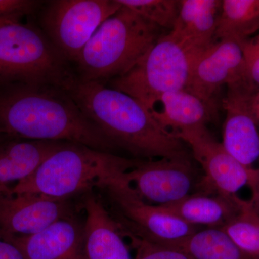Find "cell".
<instances>
[{"label": "cell", "instance_id": "obj_1", "mask_svg": "<svg viewBox=\"0 0 259 259\" xmlns=\"http://www.w3.org/2000/svg\"><path fill=\"white\" fill-rule=\"evenodd\" d=\"M0 134L12 139L67 142L116 149L65 89L45 83L0 84Z\"/></svg>", "mask_w": 259, "mask_h": 259}, {"label": "cell", "instance_id": "obj_2", "mask_svg": "<svg viewBox=\"0 0 259 259\" xmlns=\"http://www.w3.org/2000/svg\"><path fill=\"white\" fill-rule=\"evenodd\" d=\"M64 89L116 148L148 160L190 158L185 143L163 128L137 99L76 74Z\"/></svg>", "mask_w": 259, "mask_h": 259}, {"label": "cell", "instance_id": "obj_3", "mask_svg": "<svg viewBox=\"0 0 259 259\" xmlns=\"http://www.w3.org/2000/svg\"><path fill=\"white\" fill-rule=\"evenodd\" d=\"M139 160L66 142L30 177L11 188L15 193L38 194L67 199L74 194L91 192L94 188H103L112 180L123 176Z\"/></svg>", "mask_w": 259, "mask_h": 259}, {"label": "cell", "instance_id": "obj_4", "mask_svg": "<svg viewBox=\"0 0 259 259\" xmlns=\"http://www.w3.org/2000/svg\"><path fill=\"white\" fill-rule=\"evenodd\" d=\"M162 29L129 8L120 9L97 28L75 61L80 79L106 84L128 72L162 34Z\"/></svg>", "mask_w": 259, "mask_h": 259}, {"label": "cell", "instance_id": "obj_5", "mask_svg": "<svg viewBox=\"0 0 259 259\" xmlns=\"http://www.w3.org/2000/svg\"><path fill=\"white\" fill-rule=\"evenodd\" d=\"M75 75L40 28L21 19L0 20V84L45 83L64 88Z\"/></svg>", "mask_w": 259, "mask_h": 259}, {"label": "cell", "instance_id": "obj_6", "mask_svg": "<svg viewBox=\"0 0 259 259\" xmlns=\"http://www.w3.org/2000/svg\"><path fill=\"white\" fill-rule=\"evenodd\" d=\"M203 51L186 45L168 32L128 72L108 81L109 88L137 99L151 111L162 95L185 90L194 62Z\"/></svg>", "mask_w": 259, "mask_h": 259}, {"label": "cell", "instance_id": "obj_7", "mask_svg": "<svg viewBox=\"0 0 259 259\" xmlns=\"http://www.w3.org/2000/svg\"><path fill=\"white\" fill-rule=\"evenodd\" d=\"M117 0L44 2L38 28L63 58L74 64L97 28L120 9Z\"/></svg>", "mask_w": 259, "mask_h": 259}, {"label": "cell", "instance_id": "obj_8", "mask_svg": "<svg viewBox=\"0 0 259 259\" xmlns=\"http://www.w3.org/2000/svg\"><path fill=\"white\" fill-rule=\"evenodd\" d=\"M100 190L105 194L111 209L108 211L116 222L148 241L177 246L200 230V227L189 224L160 206L147 203L124 175Z\"/></svg>", "mask_w": 259, "mask_h": 259}, {"label": "cell", "instance_id": "obj_9", "mask_svg": "<svg viewBox=\"0 0 259 259\" xmlns=\"http://www.w3.org/2000/svg\"><path fill=\"white\" fill-rule=\"evenodd\" d=\"M175 135L190 146L194 159L203 169L204 177L200 183L202 194L236 195L253 180L256 168H248L237 161L206 126L184 130Z\"/></svg>", "mask_w": 259, "mask_h": 259}, {"label": "cell", "instance_id": "obj_10", "mask_svg": "<svg viewBox=\"0 0 259 259\" xmlns=\"http://www.w3.org/2000/svg\"><path fill=\"white\" fill-rule=\"evenodd\" d=\"M71 216L67 199L15 193L10 186L0 187V238L35 234Z\"/></svg>", "mask_w": 259, "mask_h": 259}, {"label": "cell", "instance_id": "obj_11", "mask_svg": "<svg viewBox=\"0 0 259 259\" xmlns=\"http://www.w3.org/2000/svg\"><path fill=\"white\" fill-rule=\"evenodd\" d=\"M124 176L141 198L158 205L190 195L195 182L190 158L139 160Z\"/></svg>", "mask_w": 259, "mask_h": 259}, {"label": "cell", "instance_id": "obj_12", "mask_svg": "<svg viewBox=\"0 0 259 259\" xmlns=\"http://www.w3.org/2000/svg\"><path fill=\"white\" fill-rule=\"evenodd\" d=\"M243 42H213L194 62L185 90L204 101L215 104L214 97L223 86L241 81L243 77Z\"/></svg>", "mask_w": 259, "mask_h": 259}, {"label": "cell", "instance_id": "obj_13", "mask_svg": "<svg viewBox=\"0 0 259 259\" xmlns=\"http://www.w3.org/2000/svg\"><path fill=\"white\" fill-rule=\"evenodd\" d=\"M223 107L226 120L223 129V147L248 168L259 160V128L250 108L253 95L241 81L227 86Z\"/></svg>", "mask_w": 259, "mask_h": 259}, {"label": "cell", "instance_id": "obj_14", "mask_svg": "<svg viewBox=\"0 0 259 259\" xmlns=\"http://www.w3.org/2000/svg\"><path fill=\"white\" fill-rule=\"evenodd\" d=\"M1 239L16 246L25 259H88L83 225L71 216L35 234Z\"/></svg>", "mask_w": 259, "mask_h": 259}, {"label": "cell", "instance_id": "obj_15", "mask_svg": "<svg viewBox=\"0 0 259 259\" xmlns=\"http://www.w3.org/2000/svg\"><path fill=\"white\" fill-rule=\"evenodd\" d=\"M83 239L88 259H134L115 220L91 192L85 193Z\"/></svg>", "mask_w": 259, "mask_h": 259}, {"label": "cell", "instance_id": "obj_16", "mask_svg": "<svg viewBox=\"0 0 259 259\" xmlns=\"http://www.w3.org/2000/svg\"><path fill=\"white\" fill-rule=\"evenodd\" d=\"M180 11L170 34L177 40L203 51L214 41L221 15V0H181Z\"/></svg>", "mask_w": 259, "mask_h": 259}, {"label": "cell", "instance_id": "obj_17", "mask_svg": "<svg viewBox=\"0 0 259 259\" xmlns=\"http://www.w3.org/2000/svg\"><path fill=\"white\" fill-rule=\"evenodd\" d=\"M215 104L204 101L186 90L162 95L152 110L160 125L174 134L206 124L215 113Z\"/></svg>", "mask_w": 259, "mask_h": 259}, {"label": "cell", "instance_id": "obj_18", "mask_svg": "<svg viewBox=\"0 0 259 259\" xmlns=\"http://www.w3.org/2000/svg\"><path fill=\"white\" fill-rule=\"evenodd\" d=\"M64 143L7 139L0 144V187L30 177Z\"/></svg>", "mask_w": 259, "mask_h": 259}, {"label": "cell", "instance_id": "obj_19", "mask_svg": "<svg viewBox=\"0 0 259 259\" xmlns=\"http://www.w3.org/2000/svg\"><path fill=\"white\" fill-rule=\"evenodd\" d=\"M239 197L237 195L194 194L172 203L160 206L161 209L189 224L208 228H222L238 211Z\"/></svg>", "mask_w": 259, "mask_h": 259}, {"label": "cell", "instance_id": "obj_20", "mask_svg": "<svg viewBox=\"0 0 259 259\" xmlns=\"http://www.w3.org/2000/svg\"><path fill=\"white\" fill-rule=\"evenodd\" d=\"M259 31V0H223L214 41L243 42Z\"/></svg>", "mask_w": 259, "mask_h": 259}, {"label": "cell", "instance_id": "obj_21", "mask_svg": "<svg viewBox=\"0 0 259 259\" xmlns=\"http://www.w3.org/2000/svg\"><path fill=\"white\" fill-rule=\"evenodd\" d=\"M175 247L184 250L193 259H255L217 228L200 229Z\"/></svg>", "mask_w": 259, "mask_h": 259}, {"label": "cell", "instance_id": "obj_22", "mask_svg": "<svg viewBox=\"0 0 259 259\" xmlns=\"http://www.w3.org/2000/svg\"><path fill=\"white\" fill-rule=\"evenodd\" d=\"M220 229L247 254L259 259V210L253 199H240L236 214Z\"/></svg>", "mask_w": 259, "mask_h": 259}, {"label": "cell", "instance_id": "obj_23", "mask_svg": "<svg viewBox=\"0 0 259 259\" xmlns=\"http://www.w3.org/2000/svg\"><path fill=\"white\" fill-rule=\"evenodd\" d=\"M160 28L171 31L180 11V1L177 0H117Z\"/></svg>", "mask_w": 259, "mask_h": 259}, {"label": "cell", "instance_id": "obj_24", "mask_svg": "<svg viewBox=\"0 0 259 259\" xmlns=\"http://www.w3.org/2000/svg\"><path fill=\"white\" fill-rule=\"evenodd\" d=\"M119 227L134 250V259H193L180 248L153 243L124 229L120 225Z\"/></svg>", "mask_w": 259, "mask_h": 259}, {"label": "cell", "instance_id": "obj_25", "mask_svg": "<svg viewBox=\"0 0 259 259\" xmlns=\"http://www.w3.org/2000/svg\"><path fill=\"white\" fill-rule=\"evenodd\" d=\"M244 69L241 82L252 93L259 90V33L243 44Z\"/></svg>", "mask_w": 259, "mask_h": 259}, {"label": "cell", "instance_id": "obj_26", "mask_svg": "<svg viewBox=\"0 0 259 259\" xmlns=\"http://www.w3.org/2000/svg\"><path fill=\"white\" fill-rule=\"evenodd\" d=\"M44 2L35 0H0V20L18 18L35 14Z\"/></svg>", "mask_w": 259, "mask_h": 259}, {"label": "cell", "instance_id": "obj_27", "mask_svg": "<svg viewBox=\"0 0 259 259\" xmlns=\"http://www.w3.org/2000/svg\"><path fill=\"white\" fill-rule=\"evenodd\" d=\"M0 259H25L20 250L10 242L0 238Z\"/></svg>", "mask_w": 259, "mask_h": 259}, {"label": "cell", "instance_id": "obj_28", "mask_svg": "<svg viewBox=\"0 0 259 259\" xmlns=\"http://www.w3.org/2000/svg\"><path fill=\"white\" fill-rule=\"evenodd\" d=\"M250 108L259 128V90L250 97Z\"/></svg>", "mask_w": 259, "mask_h": 259}, {"label": "cell", "instance_id": "obj_29", "mask_svg": "<svg viewBox=\"0 0 259 259\" xmlns=\"http://www.w3.org/2000/svg\"><path fill=\"white\" fill-rule=\"evenodd\" d=\"M249 187L253 194L252 199L254 201L255 205L257 206L259 210V167L256 168L255 176L250 182Z\"/></svg>", "mask_w": 259, "mask_h": 259}, {"label": "cell", "instance_id": "obj_30", "mask_svg": "<svg viewBox=\"0 0 259 259\" xmlns=\"http://www.w3.org/2000/svg\"><path fill=\"white\" fill-rule=\"evenodd\" d=\"M7 139H8V138L5 137L3 135L0 134V144L6 141Z\"/></svg>", "mask_w": 259, "mask_h": 259}]
</instances>
